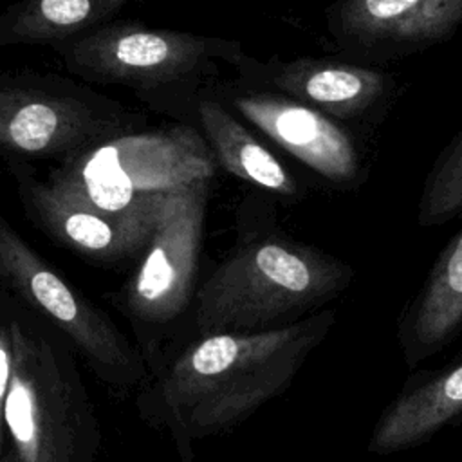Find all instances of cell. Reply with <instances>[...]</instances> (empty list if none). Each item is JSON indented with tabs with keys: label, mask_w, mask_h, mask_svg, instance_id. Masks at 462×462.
<instances>
[{
	"label": "cell",
	"mask_w": 462,
	"mask_h": 462,
	"mask_svg": "<svg viewBox=\"0 0 462 462\" xmlns=\"http://www.w3.org/2000/svg\"><path fill=\"white\" fill-rule=\"evenodd\" d=\"M143 125L139 112L70 78L0 72V159L5 162L56 159L61 164Z\"/></svg>",
	"instance_id": "5b68a950"
},
{
	"label": "cell",
	"mask_w": 462,
	"mask_h": 462,
	"mask_svg": "<svg viewBox=\"0 0 462 462\" xmlns=\"http://www.w3.org/2000/svg\"><path fill=\"white\" fill-rule=\"evenodd\" d=\"M354 269L280 229L244 238L195 294L199 336L280 328L348 291Z\"/></svg>",
	"instance_id": "7a4b0ae2"
},
{
	"label": "cell",
	"mask_w": 462,
	"mask_h": 462,
	"mask_svg": "<svg viewBox=\"0 0 462 462\" xmlns=\"http://www.w3.org/2000/svg\"><path fill=\"white\" fill-rule=\"evenodd\" d=\"M211 92L334 188L356 189L366 180L368 159L354 128L271 90L233 83Z\"/></svg>",
	"instance_id": "9c48e42d"
},
{
	"label": "cell",
	"mask_w": 462,
	"mask_h": 462,
	"mask_svg": "<svg viewBox=\"0 0 462 462\" xmlns=\"http://www.w3.org/2000/svg\"><path fill=\"white\" fill-rule=\"evenodd\" d=\"M126 0H31L0 13V47L58 45L114 22Z\"/></svg>",
	"instance_id": "2e32d148"
},
{
	"label": "cell",
	"mask_w": 462,
	"mask_h": 462,
	"mask_svg": "<svg viewBox=\"0 0 462 462\" xmlns=\"http://www.w3.org/2000/svg\"><path fill=\"white\" fill-rule=\"evenodd\" d=\"M7 168L27 218L61 247L103 263L141 256L146 249L162 193L135 211L108 215L40 179L29 162L9 161Z\"/></svg>",
	"instance_id": "8fae6325"
},
{
	"label": "cell",
	"mask_w": 462,
	"mask_h": 462,
	"mask_svg": "<svg viewBox=\"0 0 462 462\" xmlns=\"http://www.w3.org/2000/svg\"><path fill=\"white\" fill-rule=\"evenodd\" d=\"M235 70L238 85L287 96L350 128L377 125L397 92L386 70L332 56L262 61L244 54Z\"/></svg>",
	"instance_id": "30bf717a"
},
{
	"label": "cell",
	"mask_w": 462,
	"mask_h": 462,
	"mask_svg": "<svg viewBox=\"0 0 462 462\" xmlns=\"http://www.w3.org/2000/svg\"><path fill=\"white\" fill-rule=\"evenodd\" d=\"M0 283L23 305L49 319L114 388L146 379V365L116 321L72 287L0 213Z\"/></svg>",
	"instance_id": "52a82bcc"
},
{
	"label": "cell",
	"mask_w": 462,
	"mask_h": 462,
	"mask_svg": "<svg viewBox=\"0 0 462 462\" xmlns=\"http://www.w3.org/2000/svg\"><path fill=\"white\" fill-rule=\"evenodd\" d=\"M334 323L336 310L323 309L263 332L199 336L146 384L139 413L189 458L193 440L238 424L285 392Z\"/></svg>",
	"instance_id": "6da1fadb"
},
{
	"label": "cell",
	"mask_w": 462,
	"mask_h": 462,
	"mask_svg": "<svg viewBox=\"0 0 462 462\" xmlns=\"http://www.w3.org/2000/svg\"><path fill=\"white\" fill-rule=\"evenodd\" d=\"M460 336L462 229L446 242L397 319V341L410 370L440 354Z\"/></svg>",
	"instance_id": "5bb4252c"
},
{
	"label": "cell",
	"mask_w": 462,
	"mask_h": 462,
	"mask_svg": "<svg viewBox=\"0 0 462 462\" xmlns=\"http://www.w3.org/2000/svg\"><path fill=\"white\" fill-rule=\"evenodd\" d=\"M11 301H13V294L0 283V458L7 449L4 408H5V399H7L11 374H13Z\"/></svg>",
	"instance_id": "ac0fdd59"
},
{
	"label": "cell",
	"mask_w": 462,
	"mask_h": 462,
	"mask_svg": "<svg viewBox=\"0 0 462 462\" xmlns=\"http://www.w3.org/2000/svg\"><path fill=\"white\" fill-rule=\"evenodd\" d=\"M217 161L199 128L134 130L51 170L47 180L108 215H126L161 193L213 179Z\"/></svg>",
	"instance_id": "8992f818"
},
{
	"label": "cell",
	"mask_w": 462,
	"mask_h": 462,
	"mask_svg": "<svg viewBox=\"0 0 462 462\" xmlns=\"http://www.w3.org/2000/svg\"><path fill=\"white\" fill-rule=\"evenodd\" d=\"M195 121L217 164L226 171L283 199L303 197V188L283 162L235 117L211 88L200 96Z\"/></svg>",
	"instance_id": "9a60e30c"
},
{
	"label": "cell",
	"mask_w": 462,
	"mask_h": 462,
	"mask_svg": "<svg viewBox=\"0 0 462 462\" xmlns=\"http://www.w3.org/2000/svg\"><path fill=\"white\" fill-rule=\"evenodd\" d=\"M327 32L348 61L404 60L455 36L462 0H341L325 9Z\"/></svg>",
	"instance_id": "7c38bea8"
},
{
	"label": "cell",
	"mask_w": 462,
	"mask_h": 462,
	"mask_svg": "<svg viewBox=\"0 0 462 462\" xmlns=\"http://www.w3.org/2000/svg\"><path fill=\"white\" fill-rule=\"evenodd\" d=\"M0 462H20V458H18V455L14 453V449H13L11 446H7V449H5V453L2 455Z\"/></svg>",
	"instance_id": "d6986e66"
},
{
	"label": "cell",
	"mask_w": 462,
	"mask_h": 462,
	"mask_svg": "<svg viewBox=\"0 0 462 462\" xmlns=\"http://www.w3.org/2000/svg\"><path fill=\"white\" fill-rule=\"evenodd\" d=\"M209 189L211 179H202L161 195L150 242L121 291L132 319L164 325L195 300Z\"/></svg>",
	"instance_id": "ba28073f"
},
{
	"label": "cell",
	"mask_w": 462,
	"mask_h": 462,
	"mask_svg": "<svg viewBox=\"0 0 462 462\" xmlns=\"http://www.w3.org/2000/svg\"><path fill=\"white\" fill-rule=\"evenodd\" d=\"M52 51L87 83L132 88L144 103L180 119H197L200 96L224 67L236 69L240 42L130 22H110L58 43Z\"/></svg>",
	"instance_id": "277c9868"
},
{
	"label": "cell",
	"mask_w": 462,
	"mask_h": 462,
	"mask_svg": "<svg viewBox=\"0 0 462 462\" xmlns=\"http://www.w3.org/2000/svg\"><path fill=\"white\" fill-rule=\"evenodd\" d=\"M462 217V128L433 161L419 197L417 224L437 227Z\"/></svg>",
	"instance_id": "e0dca14e"
},
{
	"label": "cell",
	"mask_w": 462,
	"mask_h": 462,
	"mask_svg": "<svg viewBox=\"0 0 462 462\" xmlns=\"http://www.w3.org/2000/svg\"><path fill=\"white\" fill-rule=\"evenodd\" d=\"M11 330L13 374L4 408L9 446L20 462H94L99 426L76 350L14 294Z\"/></svg>",
	"instance_id": "3957f363"
},
{
	"label": "cell",
	"mask_w": 462,
	"mask_h": 462,
	"mask_svg": "<svg viewBox=\"0 0 462 462\" xmlns=\"http://www.w3.org/2000/svg\"><path fill=\"white\" fill-rule=\"evenodd\" d=\"M462 419V350L437 368L411 370L395 397L384 406L368 453L393 455L428 442Z\"/></svg>",
	"instance_id": "4fadbf2b"
}]
</instances>
